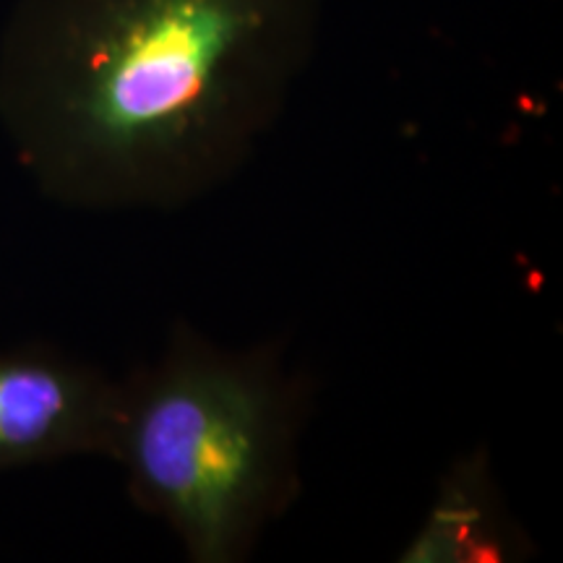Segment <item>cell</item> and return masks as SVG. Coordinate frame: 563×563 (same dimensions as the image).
<instances>
[{"label":"cell","mask_w":563,"mask_h":563,"mask_svg":"<svg viewBox=\"0 0 563 563\" xmlns=\"http://www.w3.org/2000/svg\"><path fill=\"white\" fill-rule=\"evenodd\" d=\"M323 0H26L3 100L55 191L170 211L249 165L313 58Z\"/></svg>","instance_id":"1"},{"label":"cell","mask_w":563,"mask_h":563,"mask_svg":"<svg viewBox=\"0 0 563 563\" xmlns=\"http://www.w3.org/2000/svg\"><path fill=\"white\" fill-rule=\"evenodd\" d=\"M118 394L110 456L196 563H238L300 493L306 386L277 347L230 350L173 323Z\"/></svg>","instance_id":"2"},{"label":"cell","mask_w":563,"mask_h":563,"mask_svg":"<svg viewBox=\"0 0 563 563\" xmlns=\"http://www.w3.org/2000/svg\"><path fill=\"white\" fill-rule=\"evenodd\" d=\"M121 386L55 357H0V467L110 454Z\"/></svg>","instance_id":"3"},{"label":"cell","mask_w":563,"mask_h":563,"mask_svg":"<svg viewBox=\"0 0 563 563\" xmlns=\"http://www.w3.org/2000/svg\"><path fill=\"white\" fill-rule=\"evenodd\" d=\"M511 517L504 509L485 454L456 462L402 561L410 563H488L509 561L519 551Z\"/></svg>","instance_id":"4"}]
</instances>
